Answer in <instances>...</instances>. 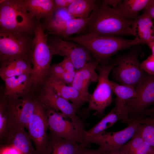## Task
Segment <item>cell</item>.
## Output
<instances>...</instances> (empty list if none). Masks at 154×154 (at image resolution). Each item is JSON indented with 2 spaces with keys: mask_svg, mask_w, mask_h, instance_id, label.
<instances>
[{
  "mask_svg": "<svg viewBox=\"0 0 154 154\" xmlns=\"http://www.w3.org/2000/svg\"><path fill=\"white\" fill-rule=\"evenodd\" d=\"M89 18L86 28L88 33L114 36L133 35L131 28L133 21L124 19L110 6L97 4Z\"/></svg>",
  "mask_w": 154,
  "mask_h": 154,
  "instance_id": "1",
  "label": "cell"
},
{
  "mask_svg": "<svg viewBox=\"0 0 154 154\" xmlns=\"http://www.w3.org/2000/svg\"><path fill=\"white\" fill-rule=\"evenodd\" d=\"M88 49L99 63L107 65L112 56L118 51L142 44L135 38L128 40L116 36L87 33L71 39Z\"/></svg>",
  "mask_w": 154,
  "mask_h": 154,
  "instance_id": "2",
  "label": "cell"
},
{
  "mask_svg": "<svg viewBox=\"0 0 154 154\" xmlns=\"http://www.w3.org/2000/svg\"><path fill=\"white\" fill-rule=\"evenodd\" d=\"M0 30L27 34L36 25L24 7L22 0H0Z\"/></svg>",
  "mask_w": 154,
  "mask_h": 154,
  "instance_id": "3",
  "label": "cell"
},
{
  "mask_svg": "<svg viewBox=\"0 0 154 154\" xmlns=\"http://www.w3.org/2000/svg\"><path fill=\"white\" fill-rule=\"evenodd\" d=\"M43 28L39 23L36 24L35 36L31 53L33 64L31 72L33 85L44 82L48 76L52 55Z\"/></svg>",
  "mask_w": 154,
  "mask_h": 154,
  "instance_id": "4",
  "label": "cell"
},
{
  "mask_svg": "<svg viewBox=\"0 0 154 154\" xmlns=\"http://www.w3.org/2000/svg\"><path fill=\"white\" fill-rule=\"evenodd\" d=\"M137 50L130 51L116 59V66L112 69L114 79L121 84L135 88L145 73L138 59Z\"/></svg>",
  "mask_w": 154,
  "mask_h": 154,
  "instance_id": "5",
  "label": "cell"
},
{
  "mask_svg": "<svg viewBox=\"0 0 154 154\" xmlns=\"http://www.w3.org/2000/svg\"><path fill=\"white\" fill-rule=\"evenodd\" d=\"M46 109L48 127L51 133L67 140L76 142L85 147L86 131L84 126L64 117L54 111Z\"/></svg>",
  "mask_w": 154,
  "mask_h": 154,
  "instance_id": "6",
  "label": "cell"
},
{
  "mask_svg": "<svg viewBox=\"0 0 154 154\" xmlns=\"http://www.w3.org/2000/svg\"><path fill=\"white\" fill-rule=\"evenodd\" d=\"M116 66L115 62L108 65L98 64L97 66L96 70L99 74L98 83L88 102L87 110H95L97 114L102 115L106 108L112 103L113 92L109 84L108 76Z\"/></svg>",
  "mask_w": 154,
  "mask_h": 154,
  "instance_id": "7",
  "label": "cell"
},
{
  "mask_svg": "<svg viewBox=\"0 0 154 154\" xmlns=\"http://www.w3.org/2000/svg\"><path fill=\"white\" fill-rule=\"evenodd\" d=\"M34 112L28 125V133L38 154H43L48 142L47 110L38 100L34 99Z\"/></svg>",
  "mask_w": 154,
  "mask_h": 154,
  "instance_id": "8",
  "label": "cell"
},
{
  "mask_svg": "<svg viewBox=\"0 0 154 154\" xmlns=\"http://www.w3.org/2000/svg\"><path fill=\"white\" fill-rule=\"evenodd\" d=\"M128 123L127 127L118 131H104L90 139L88 143L98 145L104 152L119 150L137 134L140 125L139 123L131 119Z\"/></svg>",
  "mask_w": 154,
  "mask_h": 154,
  "instance_id": "9",
  "label": "cell"
},
{
  "mask_svg": "<svg viewBox=\"0 0 154 154\" xmlns=\"http://www.w3.org/2000/svg\"><path fill=\"white\" fill-rule=\"evenodd\" d=\"M26 34L0 31L1 62L16 56L31 57L32 44Z\"/></svg>",
  "mask_w": 154,
  "mask_h": 154,
  "instance_id": "10",
  "label": "cell"
},
{
  "mask_svg": "<svg viewBox=\"0 0 154 154\" xmlns=\"http://www.w3.org/2000/svg\"><path fill=\"white\" fill-rule=\"evenodd\" d=\"M53 54H57L69 59L76 70L93 61L90 52L78 43L64 40L60 38H54L49 44Z\"/></svg>",
  "mask_w": 154,
  "mask_h": 154,
  "instance_id": "11",
  "label": "cell"
},
{
  "mask_svg": "<svg viewBox=\"0 0 154 154\" xmlns=\"http://www.w3.org/2000/svg\"><path fill=\"white\" fill-rule=\"evenodd\" d=\"M5 99L11 127L27 129L34 111V99L27 96L13 100Z\"/></svg>",
  "mask_w": 154,
  "mask_h": 154,
  "instance_id": "12",
  "label": "cell"
},
{
  "mask_svg": "<svg viewBox=\"0 0 154 154\" xmlns=\"http://www.w3.org/2000/svg\"><path fill=\"white\" fill-rule=\"evenodd\" d=\"M47 109H52L62 116L68 118L74 122L84 126L76 114L74 105L57 95L50 87L45 85L38 100Z\"/></svg>",
  "mask_w": 154,
  "mask_h": 154,
  "instance_id": "13",
  "label": "cell"
},
{
  "mask_svg": "<svg viewBox=\"0 0 154 154\" xmlns=\"http://www.w3.org/2000/svg\"><path fill=\"white\" fill-rule=\"evenodd\" d=\"M137 97L125 101L130 113L141 114L146 108L154 103V75L147 73L135 87Z\"/></svg>",
  "mask_w": 154,
  "mask_h": 154,
  "instance_id": "14",
  "label": "cell"
},
{
  "mask_svg": "<svg viewBox=\"0 0 154 154\" xmlns=\"http://www.w3.org/2000/svg\"><path fill=\"white\" fill-rule=\"evenodd\" d=\"M129 111L125 101L117 98L114 108L99 122L89 130L86 131L85 143L87 146L88 141L99 133L104 131L120 120L127 123L129 119Z\"/></svg>",
  "mask_w": 154,
  "mask_h": 154,
  "instance_id": "15",
  "label": "cell"
},
{
  "mask_svg": "<svg viewBox=\"0 0 154 154\" xmlns=\"http://www.w3.org/2000/svg\"><path fill=\"white\" fill-rule=\"evenodd\" d=\"M99 64L98 61H94L77 70L71 86L78 91L87 102H88L91 95L88 90L90 84L99 80V75L96 71Z\"/></svg>",
  "mask_w": 154,
  "mask_h": 154,
  "instance_id": "16",
  "label": "cell"
},
{
  "mask_svg": "<svg viewBox=\"0 0 154 154\" xmlns=\"http://www.w3.org/2000/svg\"><path fill=\"white\" fill-rule=\"evenodd\" d=\"M3 80L5 84L4 97L8 100L27 96L33 85L31 74L14 76Z\"/></svg>",
  "mask_w": 154,
  "mask_h": 154,
  "instance_id": "17",
  "label": "cell"
},
{
  "mask_svg": "<svg viewBox=\"0 0 154 154\" xmlns=\"http://www.w3.org/2000/svg\"><path fill=\"white\" fill-rule=\"evenodd\" d=\"M1 63L0 76L3 80L14 76L31 74L32 70L30 57H14L5 60Z\"/></svg>",
  "mask_w": 154,
  "mask_h": 154,
  "instance_id": "18",
  "label": "cell"
},
{
  "mask_svg": "<svg viewBox=\"0 0 154 154\" xmlns=\"http://www.w3.org/2000/svg\"><path fill=\"white\" fill-rule=\"evenodd\" d=\"M89 19V17L86 19L74 18L62 22L49 21H47V28L51 33L67 38L86 29Z\"/></svg>",
  "mask_w": 154,
  "mask_h": 154,
  "instance_id": "19",
  "label": "cell"
},
{
  "mask_svg": "<svg viewBox=\"0 0 154 154\" xmlns=\"http://www.w3.org/2000/svg\"><path fill=\"white\" fill-rule=\"evenodd\" d=\"M31 141L24 128L12 127L6 139L1 145L11 146L20 154H38L33 148Z\"/></svg>",
  "mask_w": 154,
  "mask_h": 154,
  "instance_id": "20",
  "label": "cell"
},
{
  "mask_svg": "<svg viewBox=\"0 0 154 154\" xmlns=\"http://www.w3.org/2000/svg\"><path fill=\"white\" fill-rule=\"evenodd\" d=\"M44 82L45 85L51 87L57 95L71 102L77 110L87 102L75 88L61 80L48 76Z\"/></svg>",
  "mask_w": 154,
  "mask_h": 154,
  "instance_id": "21",
  "label": "cell"
},
{
  "mask_svg": "<svg viewBox=\"0 0 154 154\" xmlns=\"http://www.w3.org/2000/svg\"><path fill=\"white\" fill-rule=\"evenodd\" d=\"M131 28L133 35L142 44H147L154 41V25L153 19L144 13L133 21Z\"/></svg>",
  "mask_w": 154,
  "mask_h": 154,
  "instance_id": "22",
  "label": "cell"
},
{
  "mask_svg": "<svg viewBox=\"0 0 154 154\" xmlns=\"http://www.w3.org/2000/svg\"><path fill=\"white\" fill-rule=\"evenodd\" d=\"M82 147L76 142L51 133L48 136L47 144L43 154H76Z\"/></svg>",
  "mask_w": 154,
  "mask_h": 154,
  "instance_id": "23",
  "label": "cell"
},
{
  "mask_svg": "<svg viewBox=\"0 0 154 154\" xmlns=\"http://www.w3.org/2000/svg\"><path fill=\"white\" fill-rule=\"evenodd\" d=\"M23 5L33 18L44 19L46 21L52 17L54 11L53 0H23Z\"/></svg>",
  "mask_w": 154,
  "mask_h": 154,
  "instance_id": "24",
  "label": "cell"
},
{
  "mask_svg": "<svg viewBox=\"0 0 154 154\" xmlns=\"http://www.w3.org/2000/svg\"><path fill=\"white\" fill-rule=\"evenodd\" d=\"M153 0H124L115 9L124 19L133 21L138 17L141 10L147 9Z\"/></svg>",
  "mask_w": 154,
  "mask_h": 154,
  "instance_id": "25",
  "label": "cell"
},
{
  "mask_svg": "<svg viewBox=\"0 0 154 154\" xmlns=\"http://www.w3.org/2000/svg\"><path fill=\"white\" fill-rule=\"evenodd\" d=\"M97 4L95 0H74L67 8L74 18L86 19L89 17Z\"/></svg>",
  "mask_w": 154,
  "mask_h": 154,
  "instance_id": "26",
  "label": "cell"
},
{
  "mask_svg": "<svg viewBox=\"0 0 154 154\" xmlns=\"http://www.w3.org/2000/svg\"><path fill=\"white\" fill-rule=\"evenodd\" d=\"M11 128L5 98L1 100L0 104V139L1 144L6 139Z\"/></svg>",
  "mask_w": 154,
  "mask_h": 154,
  "instance_id": "27",
  "label": "cell"
},
{
  "mask_svg": "<svg viewBox=\"0 0 154 154\" xmlns=\"http://www.w3.org/2000/svg\"><path fill=\"white\" fill-rule=\"evenodd\" d=\"M109 83L112 92L116 95L117 98L125 101L138 96V94L134 87L119 84L110 80Z\"/></svg>",
  "mask_w": 154,
  "mask_h": 154,
  "instance_id": "28",
  "label": "cell"
},
{
  "mask_svg": "<svg viewBox=\"0 0 154 154\" xmlns=\"http://www.w3.org/2000/svg\"><path fill=\"white\" fill-rule=\"evenodd\" d=\"M136 121L139 123L137 134L140 135L144 141L154 148V123L137 119Z\"/></svg>",
  "mask_w": 154,
  "mask_h": 154,
  "instance_id": "29",
  "label": "cell"
},
{
  "mask_svg": "<svg viewBox=\"0 0 154 154\" xmlns=\"http://www.w3.org/2000/svg\"><path fill=\"white\" fill-rule=\"evenodd\" d=\"M144 141L137 133L128 142L123 145L119 151L125 154H131L140 146Z\"/></svg>",
  "mask_w": 154,
  "mask_h": 154,
  "instance_id": "30",
  "label": "cell"
},
{
  "mask_svg": "<svg viewBox=\"0 0 154 154\" xmlns=\"http://www.w3.org/2000/svg\"><path fill=\"white\" fill-rule=\"evenodd\" d=\"M74 18L69 13L67 8H63L54 11L52 18L49 21L62 22Z\"/></svg>",
  "mask_w": 154,
  "mask_h": 154,
  "instance_id": "31",
  "label": "cell"
},
{
  "mask_svg": "<svg viewBox=\"0 0 154 154\" xmlns=\"http://www.w3.org/2000/svg\"><path fill=\"white\" fill-rule=\"evenodd\" d=\"M142 68L146 73L154 75V56L152 54L141 63Z\"/></svg>",
  "mask_w": 154,
  "mask_h": 154,
  "instance_id": "32",
  "label": "cell"
},
{
  "mask_svg": "<svg viewBox=\"0 0 154 154\" xmlns=\"http://www.w3.org/2000/svg\"><path fill=\"white\" fill-rule=\"evenodd\" d=\"M154 148L144 141L143 143L131 154H153Z\"/></svg>",
  "mask_w": 154,
  "mask_h": 154,
  "instance_id": "33",
  "label": "cell"
},
{
  "mask_svg": "<svg viewBox=\"0 0 154 154\" xmlns=\"http://www.w3.org/2000/svg\"><path fill=\"white\" fill-rule=\"evenodd\" d=\"M58 64L63 68L65 72H72L77 70H76L72 62L67 58H64V59Z\"/></svg>",
  "mask_w": 154,
  "mask_h": 154,
  "instance_id": "34",
  "label": "cell"
},
{
  "mask_svg": "<svg viewBox=\"0 0 154 154\" xmlns=\"http://www.w3.org/2000/svg\"><path fill=\"white\" fill-rule=\"evenodd\" d=\"M74 0H55L54 11L58 9L67 8Z\"/></svg>",
  "mask_w": 154,
  "mask_h": 154,
  "instance_id": "35",
  "label": "cell"
},
{
  "mask_svg": "<svg viewBox=\"0 0 154 154\" xmlns=\"http://www.w3.org/2000/svg\"><path fill=\"white\" fill-rule=\"evenodd\" d=\"M0 154H20L19 152L13 147L7 145H1Z\"/></svg>",
  "mask_w": 154,
  "mask_h": 154,
  "instance_id": "36",
  "label": "cell"
},
{
  "mask_svg": "<svg viewBox=\"0 0 154 154\" xmlns=\"http://www.w3.org/2000/svg\"><path fill=\"white\" fill-rule=\"evenodd\" d=\"M103 152L99 148L97 150H92L82 147L76 154H102Z\"/></svg>",
  "mask_w": 154,
  "mask_h": 154,
  "instance_id": "37",
  "label": "cell"
},
{
  "mask_svg": "<svg viewBox=\"0 0 154 154\" xmlns=\"http://www.w3.org/2000/svg\"><path fill=\"white\" fill-rule=\"evenodd\" d=\"M122 1V0H105L102 1V3L109 6H111L112 8L115 9L117 5Z\"/></svg>",
  "mask_w": 154,
  "mask_h": 154,
  "instance_id": "38",
  "label": "cell"
},
{
  "mask_svg": "<svg viewBox=\"0 0 154 154\" xmlns=\"http://www.w3.org/2000/svg\"><path fill=\"white\" fill-rule=\"evenodd\" d=\"M144 13L148 14L153 19H154V0L149 7L144 10Z\"/></svg>",
  "mask_w": 154,
  "mask_h": 154,
  "instance_id": "39",
  "label": "cell"
},
{
  "mask_svg": "<svg viewBox=\"0 0 154 154\" xmlns=\"http://www.w3.org/2000/svg\"><path fill=\"white\" fill-rule=\"evenodd\" d=\"M142 115H146L151 116H154V106L151 108L145 110L141 114Z\"/></svg>",
  "mask_w": 154,
  "mask_h": 154,
  "instance_id": "40",
  "label": "cell"
},
{
  "mask_svg": "<svg viewBox=\"0 0 154 154\" xmlns=\"http://www.w3.org/2000/svg\"><path fill=\"white\" fill-rule=\"evenodd\" d=\"M147 45L151 49L152 52V55L154 56V41L149 42Z\"/></svg>",
  "mask_w": 154,
  "mask_h": 154,
  "instance_id": "41",
  "label": "cell"
},
{
  "mask_svg": "<svg viewBox=\"0 0 154 154\" xmlns=\"http://www.w3.org/2000/svg\"><path fill=\"white\" fill-rule=\"evenodd\" d=\"M109 154H119V150H114L109 151Z\"/></svg>",
  "mask_w": 154,
  "mask_h": 154,
  "instance_id": "42",
  "label": "cell"
},
{
  "mask_svg": "<svg viewBox=\"0 0 154 154\" xmlns=\"http://www.w3.org/2000/svg\"><path fill=\"white\" fill-rule=\"evenodd\" d=\"M145 120L154 123V118L151 117L145 118Z\"/></svg>",
  "mask_w": 154,
  "mask_h": 154,
  "instance_id": "43",
  "label": "cell"
},
{
  "mask_svg": "<svg viewBox=\"0 0 154 154\" xmlns=\"http://www.w3.org/2000/svg\"><path fill=\"white\" fill-rule=\"evenodd\" d=\"M109 151H105L103 152V153L102 154H109Z\"/></svg>",
  "mask_w": 154,
  "mask_h": 154,
  "instance_id": "44",
  "label": "cell"
},
{
  "mask_svg": "<svg viewBox=\"0 0 154 154\" xmlns=\"http://www.w3.org/2000/svg\"><path fill=\"white\" fill-rule=\"evenodd\" d=\"M119 154H125L123 152H122L119 151Z\"/></svg>",
  "mask_w": 154,
  "mask_h": 154,
  "instance_id": "45",
  "label": "cell"
},
{
  "mask_svg": "<svg viewBox=\"0 0 154 154\" xmlns=\"http://www.w3.org/2000/svg\"><path fill=\"white\" fill-rule=\"evenodd\" d=\"M153 154H154V153Z\"/></svg>",
  "mask_w": 154,
  "mask_h": 154,
  "instance_id": "46",
  "label": "cell"
}]
</instances>
